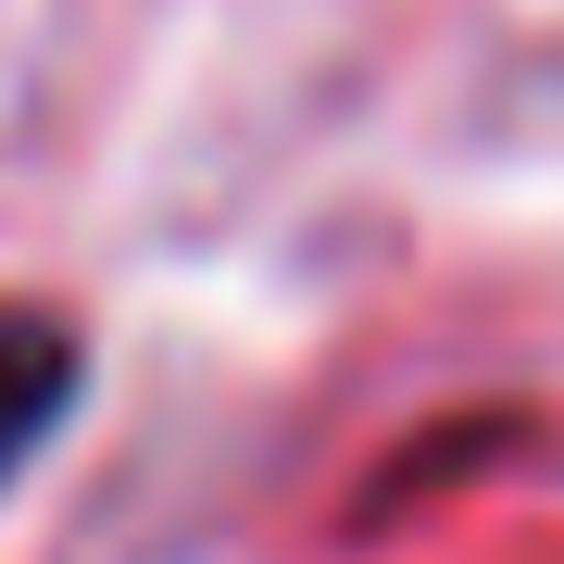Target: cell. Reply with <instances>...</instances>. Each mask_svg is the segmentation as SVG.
I'll return each mask as SVG.
<instances>
[{
  "label": "cell",
  "instance_id": "1",
  "mask_svg": "<svg viewBox=\"0 0 564 564\" xmlns=\"http://www.w3.org/2000/svg\"><path fill=\"white\" fill-rule=\"evenodd\" d=\"M76 389H88L76 326H63V314H0V489H13L25 464H39V452L63 440Z\"/></svg>",
  "mask_w": 564,
  "mask_h": 564
}]
</instances>
